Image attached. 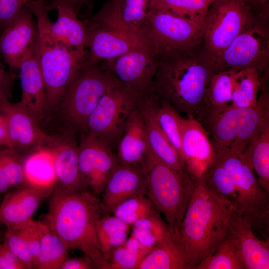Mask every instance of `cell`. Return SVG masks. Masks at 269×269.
<instances>
[{"mask_svg":"<svg viewBox=\"0 0 269 269\" xmlns=\"http://www.w3.org/2000/svg\"><path fill=\"white\" fill-rule=\"evenodd\" d=\"M102 214L99 198L90 191H69L57 185L50 195L46 222L69 250L81 251L96 269H107L96 230Z\"/></svg>","mask_w":269,"mask_h":269,"instance_id":"1","label":"cell"},{"mask_svg":"<svg viewBox=\"0 0 269 269\" xmlns=\"http://www.w3.org/2000/svg\"><path fill=\"white\" fill-rule=\"evenodd\" d=\"M233 209L203 177L197 180L179 230L188 269H195L225 239Z\"/></svg>","mask_w":269,"mask_h":269,"instance_id":"2","label":"cell"},{"mask_svg":"<svg viewBox=\"0 0 269 269\" xmlns=\"http://www.w3.org/2000/svg\"><path fill=\"white\" fill-rule=\"evenodd\" d=\"M185 52L157 55L158 66L150 92L157 99L169 103L180 114L196 119L215 71L205 59L191 57Z\"/></svg>","mask_w":269,"mask_h":269,"instance_id":"3","label":"cell"},{"mask_svg":"<svg viewBox=\"0 0 269 269\" xmlns=\"http://www.w3.org/2000/svg\"><path fill=\"white\" fill-rule=\"evenodd\" d=\"M25 5L36 20V51L45 86L47 110L57 109L76 75L85 51L73 50L53 35L50 28L52 21L43 0H27Z\"/></svg>","mask_w":269,"mask_h":269,"instance_id":"4","label":"cell"},{"mask_svg":"<svg viewBox=\"0 0 269 269\" xmlns=\"http://www.w3.org/2000/svg\"><path fill=\"white\" fill-rule=\"evenodd\" d=\"M265 83L255 107L230 106L199 122L206 130L215 152L226 148L237 154L243 152L269 124V95Z\"/></svg>","mask_w":269,"mask_h":269,"instance_id":"5","label":"cell"},{"mask_svg":"<svg viewBox=\"0 0 269 269\" xmlns=\"http://www.w3.org/2000/svg\"><path fill=\"white\" fill-rule=\"evenodd\" d=\"M143 169L146 177L145 195L164 216L170 232L179 235L180 225L197 179L184 171L175 170L148 149Z\"/></svg>","mask_w":269,"mask_h":269,"instance_id":"6","label":"cell"},{"mask_svg":"<svg viewBox=\"0 0 269 269\" xmlns=\"http://www.w3.org/2000/svg\"><path fill=\"white\" fill-rule=\"evenodd\" d=\"M119 81L108 70L90 60L86 51L59 105L68 131L82 133L102 96Z\"/></svg>","mask_w":269,"mask_h":269,"instance_id":"7","label":"cell"},{"mask_svg":"<svg viewBox=\"0 0 269 269\" xmlns=\"http://www.w3.org/2000/svg\"><path fill=\"white\" fill-rule=\"evenodd\" d=\"M215 159L229 172L238 196L237 210L260 238L269 240V194L260 184L247 157L229 148L215 152Z\"/></svg>","mask_w":269,"mask_h":269,"instance_id":"8","label":"cell"},{"mask_svg":"<svg viewBox=\"0 0 269 269\" xmlns=\"http://www.w3.org/2000/svg\"><path fill=\"white\" fill-rule=\"evenodd\" d=\"M147 94L135 92L119 82L102 96L82 133L96 137L111 148L118 145L129 117Z\"/></svg>","mask_w":269,"mask_h":269,"instance_id":"9","label":"cell"},{"mask_svg":"<svg viewBox=\"0 0 269 269\" xmlns=\"http://www.w3.org/2000/svg\"><path fill=\"white\" fill-rule=\"evenodd\" d=\"M253 20L246 0H216L210 5L202 39L205 59L214 70L223 51Z\"/></svg>","mask_w":269,"mask_h":269,"instance_id":"10","label":"cell"},{"mask_svg":"<svg viewBox=\"0 0 269 269\" xmlns=\"http://www.w3.org/2000/svg\"><path fill=\"white\" fill-rule=\"evenodd\" d=\"M204 25L167 11L152 8L143 35L157 55L186 52L202 39Z\"/></svg>","mask_w":269,"mask_h":269,"instance_id":"11","label":"cell"},{"mask_svg":"<svg viewBox=\"0 0 269 269\" xmlns=\"http://www.w3.org/2000/svg\"><path fill=\"white\" fill-rule=\"evenodd\" d=\"M269 60L268 28L263 22L254 19L223 51L215 70L254 68L263 75L268 72Z\"/></svg>","mask_w":269,"mask_h":269,"instance_id":"12","label":"cell"},{"mask_svg":"<svg viewBox=\"0 0 269 269\" xmlns=\"http://www.w3.org/2000/svg\"><path fill=\"white\" fill-rule=\"evenodd\" d=\"M80 172L89 191L99 198L120 164L111 148L101 140L81 133L77 146Z\"/></svg>","mask_w":269,"mask_h":269,"instance_id":"13","label":"cell"},{"mask_svg":"<svg viewBox=\"0 0 269 269\" xmlns=\"http://www.w3.org/2000/svg\"><path fill=\"white\" fill-rule=\"evenodd\" d=\"M105 61L104 68L124 85L141 94L150 92L158 63L152 48L132 51Z\"/></svg>","mask_w":269,"mask_h":269,"instance_id":"14","label":"cell"},{"mask_svg":"<svg viewBox=\"0 0 269 269\" xmlns=\"http://www.w3.org/2000/svg\"><path fill=\"white\" fill-rule=\"evenodd\" d=\"M88 58L93 62L114 59L132 51L152 48L143 35L85 24ZM153 49V48H152Z\"/></svg>","mask_w":269,"mask_h":269,"instance_id":"15","label":"cell"},{"mask_svg":"<svg viewBox=\"0 0 269 269\" xmlns=\"http://www.w3.org/2000/svg\"><path fill=\"white\" fill-rule=\"evenodd\" d=\"M215 152L202 125L191 116L183 117L180 159L184 171L199 179L214 160Z\"/></svg>","mask_w":269,"mask_h":269,"instance_id":"16","label":"cell"},{"mask_svg":"<svg viewBox=\"0 0 269 269\" xmlns=\"http://www.w3.org/2000/svg\"><path fill=\"white\" fill-rule=\"evenodd\" d=\"M5 117L9 149L22 155L47 146L51 135L45 134L38 122L17 103L0 101Z\"/></svg>","mask_w":269,"mask_h":269,"instance_id":"17","label":"cell"},{"mask_svg":"<svg viewBox=\"0 0 269 269\" xmlns=\"http://www.w3.org/2000/svg\"><path fill=\"white\" fill-rule=\"evenodd\" d=\"M33 13L26 5L0 35V55L12 69H18L37 44L38 29Z\"/></svg>","mask_w":269,"mask_h":269,"instance_id":"18","label":"cell"},{"mask_svg":"<svg viewBox=\"0 0 269 269\" xmlns=\"http://www.w3.org/2000/svg\"><path fill=\"white\" fill-rule=\"evenodd\" d=\"M151 3V0H111L87 23L144 35Z\"/></svg>","mask_w":269,"mask_h":269,"instance_id":"19","label":"cell"},{"mask_svg":"<svg viewBox=\"0 0 269 269\" xmlns=\"http://www.w3.org/2000/svg\"><path fill=\"white\" fill-rule=\"evenodd\" d=\"M227 237L245 269H269V240L259 238L248 220L234 208L230 217Z\"/></svg>","mask_w":269,"mask_h":269,"instance_id":"20","label":"cell"},{"mask_svg":"<svg viewBox=\"0 0 269 269\" xmlns=\"http://www.w3.org/2000/svg\"><path fill=\"white\" fill-rule=\"evenodd\" d=\"M63 134L51 135L48 144L54 154L57 185L69 191H90L80 172L75 133L68 130Z\"/></svg>","mask_w":269,"mask_h":269,"instance_id":"21","label":"cell"},{"mask_svg":"<svg viewBox=\"0 0 269 269\" xmlns=\"http://www.w3.org/2000/svg\"><path fill=\"white\" fill-rule=\"evenodd\" d=\"M146 177L142 167L119 164L108 180L101 194L103 213L111 214L112 209L130 198L145 195Z\"/></svg>","mask_w":269,"mask_h":269,"instance_id":"22","label":"cell"},{"mask_svg":"<svg viewBox=\"0 0 269 269\" xmlns=\"http://www.w3.org/2000/svg\"><path fill=\"white\" fill-rule=\"evenodd\" d=\"M18 70L21 97L17 104L38 122L44 117L47 106L45 86L36 46L22 61Z\"/></svg>","mask_w":269,"mask_h":269,"instance_id":"23","label":"cell"},{"mask_svg":"<svg viewBox=\"0 0 269 269\" xmlns=\"http://www.w3.org/2000/svg\"><path fill=\"white\" fill-rule=\"evenodd\" d=\"M141 104L129 118L117 145V157L120 164L143 168L148 147Z\"/></svg>","mask_w":269,"mask_h":269,"instance_id":"24","label":"cell"},{"mask_svg":"<svg viewBox=\"0 0 269 269\" xmlns=\"http://www.w3.org/2000/svg\"><path fill=\"white\" fill-rule=\"evenodd\" d=\"M48 197L28 186L6 193L0 205V220L7 228L20 226L30 220L42 201Z\"/></svg>","mask_w":269,"mask_h":269,"instance_id":"25","label":"cell"},{"mask_svg":"<svg viewBox=\"0 0 269 269\" xmlns=\"http://www.w3.org/2000/svg\"><path fill=\"white\" fill-rule=\"evenodd\" d=\"M23 167L25 186L50 195L58 184L52 148L45 146L26 154Z\"/></svg>","mask_w":269,"mask_h":269,"instance_id":"26","label":"cell"},{"mask_svg":"<svg viewBox=\"0 0 269 269\" xmlns=\"http://www.w3.org/2000/svg\"><path fill=\"white\" fill-rule=\"evenodd\" d=\"M135 269H188L179 236L170 230L142 259Z\"/></svg>","mask_w":269,"mask_h":269,"instance_id":"27","label":"cell"},{"mask_svg":"<svg viewBox=\"0 0 269 269\" xmlns=\"http://www.w3.org/2000/svg\"><path fill=\"white\" fill-rule=\"evenodd\" d=\"M154 103V97L149 92L141 104L145 120L148 149L159 159L175 170L182 172L183 170L177 152L166 138L156 121Z\"/></svg>","mask_w":269,"mask_h":269,"instance_id":"28","label":"cell"},{"mask_svg":"<svg viewBox=\"0 0 269 269\" xmlns=\"http://www.w3.org/2000/svg\"><path fill=\"white\" fill-rule=\"evenodd\" d=\"M53 9L58 11L56 21L51 22L50 25L53 35L73 50L85 52L87 38L85 22L79 19L75 10L69 6L59 4Z\"/></svg>","mask_w":269,"mask_h":269,"instance_id":"29","label":"cell"},{"mask_svg":"<svg viewBox=\"0 0 269 269\" xmlns=\"http://www.w3.org/2000/svg\"><path fill=\"white\" fill-rule=\"evenodd\" d=\"M237 70H219L212 75L205 91L201 110L196 118L199 122L231 106Z\"/></svg>","mask_w":269,"mask_h":269,"instance_id":"30","label":"cell"},{"mask_svg":"<svg viewBox=\"0 0 269 269\" xmlns=\"http://www.w3.org/2000/svg\"><path fill=\"white\" fill-rule=\"evenodd\" d=\"M40 237L39 254L33 269H59L68 257L69 249L45 221H36Z\"/></svg>","mask_w":269,"mask_h":269,"instance_id":"31","label":"cell"},{"mask_svg":"<svg viewBox=\"0 0 269 269\" xmlns=\"http://www.w3.org/2000/svg\"><path fill=\"white\" fill-rule=\"evenodd\" d=\"M266 78L254 68L237 70L234 78L231 106L239 108L255 107L259 92Z\"/></svg>","mask_w":269,"mask_h":269,"instance_id":"32","label":"cell"},{"mask_svg":"<svg viewBox=\"0 0 269 269\" xmlns=\"http://www.w3.org/2000/svg\"><path fill=\"white\" fill-rule=\"evenodd\" d=\"M242 153L249 159L260 184L269 194V124Z\"/></svg>","mask_w":269,"mask_h":269,"instance_id":"33","label":"cell"},{"mask_svg":"<svg viewBox=\"0 0 269 269\" xmlns=\"http://www.w3.org/2000/svg\"><path fill=\"white\" fill-rule=\"evenodd\" d=\"M131 227L113 215L105 214L98 220L97 237L104 256L111 250L123 245L129 237Z\"/></svg>","mask_w":269,"mask_h":269,"instance_id":"34","label":"cell"},{"mask_svg":"<svg viewBox=\"0 0 269 269\" xmlns=\"http://www.w3.org/2000/svg\"><path fill=\"white\" fill-rule=\"evenodd\" d=\"M154 97V112L156 121L180 158L183 117L167 101L158 100Z\"/></svg>","mask_w":269,"mask_h":269,"instance_id":"35","label":"cell"},{"mask_svg":"<svg viewBox=\"0 0 269 269\" xmlns=\"http://www.w3.org/2000/svg\"><path fill=\"white\" fill-rule=\"evenodd\" d=\"M24 155L11 149H0V195L25 185Z\"/></svg>","mask_w":269,"mask_h":269,"instance_id":"36","label":"cell"},{"mask_svg":"<svg viewBox=\"0 0 269 269\" xmlns=\"http://www.w3.org/2000/svg\"><path fill=\"white\" fill-rule=\"evenodd\" d=\"M216 0H151V7L204 25L210 5Z\"/></svg>","mask_w":269,"mask_h":269,"instance_id":"37","label":"cell"},{"mask_svg":"<svg viewBox=\"0 0 269 269\" xmlns=\"http://www.w3.org/2000/svg\"><path fill=\"white\" fill-rule=\"evenodd\" d=\"M150 251L131 235L124 244L105 255L107 269H135Z\"/></svg>","mask_w":269,"mask_h":269,"instance_id":"38","label":"cell"},{"mask_svg":"<svg viewBox=\"0 0 269 269\" xmlns=\"http://www.w3.org/2000/svg\"><path fill=\"white\" fill-rule=\"evenodd\" d=\"M202 177L215 193L237 209L238 196L234 181L229 172L215 158Z\"/></svg>","mask_w":269,"mask_h":269,"instance_id":"39","label":"cell"},{"mask_svg":"<svg viewBox=\"0 0 269 269\" xmlns=\"http://www.w3.org/2000/svg\"><path fill=\"white\" fill-rule=\"evenodd\" d=\"M131 227V235L143 247L150 250L169 230L168 225L156 210L147 217L134 223Z\"/></svg>","mask_w":269,"mask_h":269,"instance_id":"40","label":"cell"},{"mask_svg":"<svg viewBox=\"0 0 269 269\" xmlns=\"http://www.w3.org/2000/svg\"><path fill=\"white\" fill-rule=\"evenodd\" d=\"M195 269H245L244 264L230 240L226 237L212 255Z\"/></svg>","mask_w":269,"mask_h":269,"instance_id":"41","label":"cell"},{"mask_svg":"<svg viewBox=\"0 0 269 269\" xmlns=\"http://www.w3.org/2000/svg\"><path fill=\"white\" fill-rule=\"evenodd\" d=\"M155 210L145 195H140L122 202L112 209L111 213L131 226Z\"/></svg>","mask_w":269,"mask_h":269,"instance_id":"42","label":"cell"},{"mask_svg":"<svg viewBox=\"0 0 269 269\" xmlns=\"http://www.w3.org/2000/svg\"><path fill=\"white\" fill-rule=\"evenodd\" d=\"M3 243L17 257L26 269H33V256L17 228H7Z\"/></svg>","mask_w":269,"mask_h":269,"instance_id":"43","label":"cell"},{"mask_svg":"<svg viewBox=\"0 0 269 269\" xmlns=\"http://www.w3.org/2000/svg\"><path fill=\"white\" fill-rule=\"evenodd\" d=\"M27 0H0V31L1 32L18 15Z\"/></svg>","mask_w":269,"mask_h":269,"instance_id":"44","label":"cell"},{"mask_svg":"<svg viewBox=\"0 0 269 269\" xmlns=\"http://www.w3.org/2000/svg\"><path fill=\"white\" fill-rule=\"evenodd\" d=\"M15 227L18 229L27 244L33 256L34 262L39 254L40 249V237L36 221L32 219L27 222Z\"/></svg>","mask_w":269,"mask_h":269,"instance_id":"45","label":"cell"},{"mask_svg":"<svg viewBox=\"0 0 269 269\" xmlns=\"http://www.w3.org/2000/svg\"><path fill=\"white\" fill-rule=\"evenodd\" d=\"M14 78V74L5 70L0 55V101L10 100L12 97Z\"/></svg>","mask_w":269,"mask_h":269,"instance_id":"46","label":"cell"},{"mask_svg":"<svg viewBox=\"0 0 269 269\" xmlns=\"http://www.w3.org/2000/svg\"><path fill=\"white\" fill-rule=\"evenodd\" d=\"M0 269H25L23 264L4 243L0 245Z\"/></svg>","mask_w":269,"mask_h":269,"instance_id":"47","label":"cell"},{"mask_svg":"<svg viewBox=\"0 0 269 269\" xmlns=\"http://www.w3.org/2000/svg\"><path fill=\"white\" fill-rule=\"evenodd\" d=\"M96 269L93 262L87 256L79 258H68L62 263L59 269Z\"/></svg>","mask_w":269,"mask_h":269,"instance_id":"48","label":"cell"},{"mask_svg":"<svg viewBox=\"0 0 269 269\" xmlns=\"http://www.w3.org/2000/svg\"><path fill=\"white\" fill-rule=\"evenodd\" d=\"M88 2L89 0H52L50 4H46V7L49 11L53 9V7L57 4H63L73 8L79 15L80 9L83 5H87Z\"/></svg>","mask_w":269,"mask_h":269,"instance_id":"49","label":"cell"},{"mask_svg":"<svg viewBox=\"0 0 269 269\" xmlns=\"http://www.w3.org/2000/svg\"><path fill=\"white\" fill-rule=\"evenodd\" d=\"M0 147L9 148L6 121L5 116L0 106Z\"/></svg>","mask_w":269,"mask_h":269,"instance_id":"50","label":"cell"},{"mask_svg":"<svg viewBox=\"0 0 269 269\" xmlns=\"http://www.w3.org/2000/svg\"><path fill=\"white\" fill-rule=\"evenodd\" d=\"M254 1L255 2H257L259 3H261L262 4H266L268 2L269 0H250Z\"/></svg>","mask_w":269,"mask_h":269,"instance_id":"51","label":"cell"},{"mask_svg":"<svg viewBox=\"0 0 269 269\" xmlns=\"http://www.w3.org/2000/svg\"><path fill=\"white\" fill-rule=\"evenodd\" d=\"M1 222H0V224H1Z\"/></svg>","mask_w":269,"mask_h":269,"instance_id":"52","label":"cell"}]
</instances>
